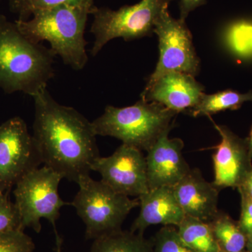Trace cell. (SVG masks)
I'll return each instance as SVG.
<instances>
[{"label":"cell","mask_w":252,"mask_h":252,"mask_svg":"<svg viewBox=\"0 0 252 252\" xmlns=\"http://www.w3.org/2000/svg\"><path fill=\"white\" fill-rule=\"evenodd\" d=\"M32 98V135L42 163L77 183L81 177L89 175L99 157L92 122L73 107L59 104L47 88Z\"/></svg>","instance_id":"6da1fadb"},{"label":"cell","mask_w":252,"mask_h":252,"mask_svg":"<svg viewBox=\"0 0 252 252\" xmlns=\"http://www.w3.org/2000/svg\"><path fill=\"white\" fill-rule=\"evenodd\" d=\"M95 7L94 0H74L39 11L31 20L15 22L28 39L36 43L48 41L64 64L81 70L88 62L86 23Z\"/></svg>","instance_id":"7a4b0ae2"},{"label":"cell","mask_w":252,"mask_h":252,"mask_svg":"<svg viewBox=\"0 0 252 252\" xmlns=\"http://www.w3.org/2000/svg\"><path fill=\"white\" fill-rule=\"evenodd\" d=\"M56 55L21 32L16 22L0 15V89L7 94L32 97L47 88L54 77Z\"/></svg>","instance_id":"3957f363"},{"label":"cell","mask_w":252,"mask_h":252,"mask_svg":"<svg viewBox=\"0 0 252 252\" xmlns=\"http://www.w3.org/2000/svg\"><path fill=\"white\" fill-rule=\"evenodd\" d=\"M177 114L161 104L141 99L123 108L107 106L92 126L96 135L114 137L147 152L162 134L173 128Z\"/></svg>","instance_id":"277c9868"},{"label":"cell","mask_w":252,"mask_h":252,"mask_svg":"<svg viewBox=\"0 0 252 252\" xmlns=\"http://www.w3.org/2000/svg\"><path fill=\"white\" fill-rule=\"evenodd\" d=\"M79 191L71 203L86 225V238L95 240L122 230L126 217L139 206L138 199L117 193L90 175L78 180Z\"/></svg>","instance_id":"5b68a950"},{"label":"cell","mask_w":252,"mask_h":252,"mask_svg":"<svg viewBox=\"0 0 252 252\" xmlns=\"http://www.w3.org/2000/svg\"><path fill=\"white\" fill-rule=\"evenodd\" d=\"M63 179L61 174L44 165L28 172L18 181L14 190L15 204L21 215L23 229L30 227L36 233H40L41 220H49L56 236V252H61L63 245L56 221L61 208L71 205L60 197L59 187Z\"/></svg>","instance_id":"8992f818"},{"label":"cell","mask_w":252,"mask_h":252,"mask_svg":"<svg viewBox=\"0 0 252 252\" xmlns=\"http://www.w3.org/2000/svg\"><path fill=\"white\" fill-rule=\"evenodd\" d=\"M171 0H142L132 6L118 10L96 6L91 32L94 41L91 55L96 56L109 41L123 38L126 41L140 39L153 34L155 23Z\"/></svg>","instance_id":"52a82bcc"},{"label":"cell","mask_w":252,"mask_h":252,"mask_svg":"<svg viewBox=\"0 0 252 252\" xmlns=\"http://www.w3.org/2000/svg\"><path fill=\"white\" fill-rule=\"evenodd\" d=\"M154 33L158 36L160 58L145 88L152 86L167 73H186L194 77L198 74L200 60L185 21L172 18L168 9H165L155 23Z\"/></svg>","instance_id":"ba28073f"},{"label":"cell","mask_w":252,"mask_h":252,"mask_svg":"<svg viewBox=\"0 0 252 252\" xmlns=\"http://www.w3.org/2000/svg\"><path fill=\"white\" fill-rule=\"evenodd\" d=\"M42 163L23 119L15 117L0 125V191L7 192Z\"/></svg>","instance_id":"9c48e42d"},{"label":"cell","mask_w":252,"mask_h":252,"mask_svg":"<svg viewBox=\"0 0 252 252\" xmlns=\"http://www.w3.org/2000/svg\"><path fill=\"white\" fill-rule=\"evenodd\" d=\"M91 170L98 172L102 182L126 196L138 198L149 190L146 157L135 147L122 144L112 155L97 158Z\"/></svg>","instance_id":"30bf717a"},{"label":"cell","mask_w":252,"mask_h":252,"mask_svg":"<svg viewBox=\"0 0 252 252\" xmlns=\"http://www.w3.org/2000/svg\"><path fill=\"white\" fill-rule=\"evenodd\" d=\"M212 123L221 137L212 156L215 172L212 183L220 190L238 189L252 170L248 139L240 138L226 126Z\"/></svg>","instance_id":"8fae6325"},{"label":"cell","mask_w":252,"mask_h":252,"mask_svg":"<svg viewBox=\"0 0 252 252\" xmlns=\"http://www.w3.org/2000/svg\"><path fill=\"white\" fill-rule=\"evenodd\" d=\"M170 131L162 134L147 151L146 157L149 189L174 187L191 170L182 151L180 138H170Z\"/></svg>","instance_id":"7c38bea8"},{"label":"cell","mask_w":252,"mask_h":252,"mask_svg":"<svg viewBox=\"0 0 252 252\" xmlns=\"http://www.w3.org/2000/svg\"><path fill=\"white\" fill-rule=\"evenodd\" d=\"M204 87L195 77L186 73L164 74L154 84L144 88L141 99L158 102L176 113H185L194 107L203 94Z\"/></svg>","instance_id":"4fadbf2b"},{"label":"cell","mask_w":252,"mask_h":252,"mask_svg":"<svg viewBox=\"0 0 252 252\" xmlns=\"http://www.w3.org/2000/svg\"><path fill=\"white\" fill-rule=\"evenodd\" d=\"M173 190L185 216L211 222L220 212V190L207 182L198 169H191Z\"/></svg>","instance_id":"5bb4252c"},{"label":"cell","mask_w":252,"mask_h":252,"mask_svg":"<svg viewBox=\"0 0 252 252\" xmlns=\"http://www.w3.org/2000/svg\"><path fill=\"white\" fill-rule=\"evenodd\" d=\"M137 199L140 210L130 228L133 233L144 235V230L152 225L177 227L185 218L173 187L151 189Z\"/></svg>","instance_id":"9a60e30c"},{"label":"cell","mask_w":252,"mask_h":252,"mask_svg":"<svg viewBox=\"0 0 252 252\" xmlns=\"http://www.w3.org/2000/svg\"><path fill=\"white\" fill-rule=\"evenodd\" d=\"M90 252H154L152 240L120 230L94 240Z\"/></svg>","instance_id":"2e32d148"},{"label":"cell","mask_w":252,"mask_h":252,"mask_svg":"<svg viewBox=\"0 0 252 252\" xmlns=\"http://www.w3.org/2000/svg\"><path fill=\"white\" fill-rule=\"evenodd\" d=\"M181 240L195 252H221L209 222L186 216L176 227Z\"/></svg>","instance_id":"e0dca14e"},{"label":"cell","mask_w":252,"mask_h":252,"mask_svg":"<svg viewBox=\"0 0 252 252\" xmlns=\"http://www.w3.org/2000/svg\"><path fill=\"white\" fill-rule=\"evenodd\" d=\"M252 101V92L242 94L231 90L220 91L211 94H203L198 103L185 112L193 117L207 116L230 110H237L244 102Z\"/></svg>","instance_id":"ac0fdd59"},{"label":"cell","mask_w":252,"mask_h":252,"mask_svg":"<svg viewBox=\"0 0 252 252\" xmlns=\"http://www.w3.org/2000/svg\"><path fill=\"white\" fill-rule=\"evenodd\" d=\"M209 223L222 252H239L246 250L248 236L240 228L238 220L220 210Z\"/></svg>","instance_id":"d6986e66"},{"label":"cell","mask_w":252,"mask_h":252,"mask_svg":"<svg viewBox=\"0 0 252 252\" xmlns=\"http://www.w3.org/2000/svg\"><path fill=\"white\" fill-rule=\"evenodd\" d=\"M228 51L244 61L252 60V19H240L229 23L222 34Z\"/></svg>","instance_id":"ffe728a7"},{"label":"cell","mask_w":252,"mask_h":252,"mask_svg":"<svg viewBox=\"0 0 252 252\" xmlns=\"http://www.w3.org/2000/svg\"><path fill=\"white\" fill-rule=\"evenodd\" d=\"M152 243L154 252H195L181 240L177 228L172 225L162 226Z\"/></svg>","instance_id":"44dd1931"},{"label":"cell","mask_w":252,"mask_h":252,"mask_svg":"<svg viewBox=\"0 0 252 252\" xmlns=\"http://www.w3.org/2000/svg\"><path fill=\"white\" fill-rule=\"evenodd\" d=\"M9 195V191H0V234L24 230L18 207L10 200Z\"/></svg>","instance_id":"7402d4cb"},{"label":"cell","mask_w":252,"mask_h":252,"mask_svg":"<svg viewBox=\"0 0 252 252\" xmlns=\"http://www.w3.org/2000/svg\"><path fill=\"white\" fill-rule=\"evenodd\" d=\"M11 11L18 16L20 21L30 17L42 10L69 2L74 0H7Z\"/></svg>","instance_id":"603a6c76"},{"label":"cell","mask_w":252,"mask_h":252,"mask_svg":"<svg viewBox=\"0 0 252 252\" xmlns=\"http://www.w3.org/2000/svg\"><path fill=\"white\" fill-rule=\"evenodd\" d=\"M35 245L24 230L0 234V252H33Z\"/></svg>","instance_id":"cb8c5ba5"},{"label":"cell","mask_w":252,"mask_h":252,"mask_svg":"<svg viewBox=\"0 0 252 252\" xmlns=\"http://www.w3.org/2000/svg\"><path fill=\"white\" fill-rule=\"evenodd\" d=\"M238 189L241 200V212L238 220L240 228L247 236L252 233V198L243 189Z\"/></svg>","instance_id":"d4e9b609"},{"label":"cell","mask_w":252,"mask_h":252,"mask_svg":"<svg viewBox=\"0 0 252 252\" xmlns=\"http://www.w3.org/2000/svg\"><path fill=\"white\" fill-rule=\"evenodd\" d=\"M207 0H180V20L185 21L189 14L194 9L206 4Z\"/></svg>","instance_id":"484cf974"},{"label":"cell","mask_w":252,"mask_h":252,"mask_svg":"<svg viewBox=\"0 0 252 252\" xmlns=\"http://www.w3.org/2000/svg\"><path fill=\"white\" fill-rule=\"evenodd\" d=\"M240 187L243 189L252 198V170L247 177V178L245 179L243 185Z\"/></svg>","instance_id":"4316f807"},{"label":"cell","mask_w":252,"mask_h":252,"mask_svg":"<svg viewBox=\"0 0 252 252\" xmlns=\"http://www.w3.org/2000/svg\"><path fill=\"white\" fill-rule=\"evenodd\" d=\"M248 139V147H249V153H250V157L252 159V126L251 131H250V136Z\"/></svg>","instance_id":"83f0119b"},{"label":"cell","mask_w":252,"mask_h":252,"mask_svg":"<svg viewBox=\"0 0 252 252\" xmlns=\"http://www.w3.org/2000/svg\"><path fill=\"white\" fill-rule=\"evenodd\" d=\"M246 250L250 252H252V233L248 236Z\"/></svg>","instance_id":"f1b7e54d"},{"label":"cell","mask_w":252,"mask_h":252,"mask_svg":"<svg viewBox=\"0 0 252 252\" xmlns=\"http://www.w3.org/2000/svg\"><path fill=\"white\" fill-rule=\"evenodd\" d=\"M239 252H250L248 251V250H243V251Z\"/></svg>","instance_id":"f546056e"}]
</instances>
